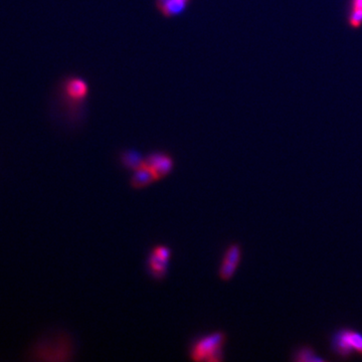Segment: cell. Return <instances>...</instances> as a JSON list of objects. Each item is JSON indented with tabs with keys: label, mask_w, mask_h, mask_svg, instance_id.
<instances>
[{
	"label": "cell",
	"mask_w": 362,
	"mask_h": 362,
	"mask_svg": "<svg viewBox=\"0 0 362 362\" xmlns=\"http://www.w3.org/2000/svg\"><path fill=\"white\" fill-rule=\"evenodd\" d=\"M191 0H169L166 4L160 8V12L164 17L171 19V17H178L182 15L191 4Z\"/></svg>",
	"instance_id": "cell-11"
},
{
	"label": "cell",
	"mask_w": 362,
	"mask_h": 362,
	"mask_svg": "<svg viewBox=\"0 0 362 362\" xmlns=\"http://www.w3.org/2000/svg\"><path fill=\"white\" fill-rule=\"evenodd\" d=\"M348 24L352 28H359L362 26V0H350Z\"/></svg>",
	"instance_id": "cell-12"
},
{
	"label": "cell",
	"mask_w": 362,
	"mask_h": 362,
	"mask_svg": "<svg viewBox=\"0 0 362 362\" xmlns=\"http://www.w3.org/2000/svg\"><path fill=\"white\" fill-rule=\"evenodd\" d=\"M90 94L88 83L78 76H70L60 84L58 97L64 113L69 114V119L80 122L84 113V107Z\"/></svg>",
	"instance_id": "cell-2"
},
{
	"label": "cell",
	"mask_w": 362,
	"mask_h": 362,
	"mask_svg": "<svg viewBox=\"0 0 362 362\" xmlns=\"http://www.w3.org/2000/svg\"><path fill=\"white\" fill-rule=\"evenodd\" d=\"M169 1V0H155L156 8L160 10V8H162V6H164V4H166Z\"/></svg>",
	"instance_id": "cell-14"
},
{
	"label": "cell",
	"mask_w": 362,
	"mask_h": 362,
	"mask_svg": "<svg viewBox=\"0 0 362 362\" xmlns=\"http://www.w3.org/2000/svg\"><path fill=\"white\" fill-rule=\"evenodd\" d=\"M329 352L337 359L346 361L354 355L362 357V332L355 328H338L328 337Z\"/></svg>",
	"instance_id": "cell-4"
},
{
	"label": "cell",
	"mask_w": 362,
	"mask_h": 362,
	"mask_svg": "<svg viewBox=\"0 0 362 362\" xmlns=\"http://www.w3.org/2000/svg\"><path fill=\"white\" fill-rule=\"evenodd\" d=\"M243 260V249L240 243H232L225 250L218 268V277L221 281L229 282L234 278L236 270Z\"/></svg>",
	"instance_id": "cell-5"
},
{
	"label": "cell",
	"mask_w": 362,
	"mask_h": 362,
	"mask_svg": "<svg viewBox=\"0 0 362 362\" xmlns=\"http://www.w3.org/2000/svg\"><path fill=\"white\" fill-rule=\"evenodd\" d=\"M145 165L153 171L157 180H161L173 171L174 160L166 152L154 151L145 156Z\"/></svg>",
	"instance_id": "cell-6"
},
{
	"label": "cell",
	"mask_w": 362,
	"mask_h": 362,
	"mask_svg": "<svg viewBox=\"0 0 362 362\" xmlns=\"http://www.w3.org/2000/svg\"><path fill=\"white\" fill-rule=\"evenodd\" d=\"M120 162L127 171H135L145 165V156L140 152L126 149L120 153Z\"/></svg>",
	"instance_id": "cell-10"
},
{
	"label": "cell",
	"mask_w": 362,
	"mask_h": 362,
	"mask_svg": "<svg viewBox=\"0 0 362 362\" xmlns=\"http://www.w3.org/2000/svg\"><path fill=\"white\" fill-rule=\"evenodd\" d=\"M227 341V333L221 330H216L196 337L189 345V359L193 361H223Z\"/></svg>",
	"instance_id": "cell-3"
},
{
	"label": "cell",
	"mask_w": 362,
	"mask_h": 362,
	"mask_svg": "<svg viewBox=\"0 0 362 362\" xmlns=\"http://www.w3.org/2000/svg\"><path fill=\"white\" fill-rule=\"evenodd\" d=\"M28 355L35 361H71L76 355L75 341L62 330L48 333L33 344Z\"/></svg>",
	"instance_id": "cell-1"
},
{
	"label": "cell",
	"mask_w": 362,
	"mask_h": 362,
	"mask_svg": "<svg viewBox=\"0 0 362 362\" xmlns=\"http://www.w3.org/2000/svg\"><path fill=\"white\" fill-rule=\"evenodd\" d=\"M155 174L149 169L148 166L144 165L137 171H133L130 178V185L134 189H143L149 187L152 183L156 182Z\"/></svg>",
	"instance_id": "cell-9"
},
{
	"label": "cell",
	"mask_w": 362,
	"mask_h": 362,
	"mask_svg": "<svg viewBox=\"0 0 362 362\" xmlns=\"http://www.w3.org/2000/svg\"><path fill=\"white\" fill-rule=\"evenodd\" d=\"M171 261L163 260L150 252L146 259V270L153 280L163 281L169 273Z\"/></svg>",
	"instance_id": "cell-7"
},
{
	"label": "cell",
	"mask_w": 362,
	"mask_h": 362,
	"mask_svg": "<svg viewBox=\"0 0 362 362\" xmlns=\"http://www.w3.org/2000/svg\"><path fill=\"white\" fill-rule=\"evenodd\" d=\"M156 256L163 259V260L171 261V248L167 247L164 245H157L151 250Z\"/></svg>",
	"instance_id": "cell-13"
},
{
	"label": "cell",
	"mask_w": 362,
	"mask_h": 362,
	"mask_svg": "<svg viewBox=\"0 0 362 362\" xmlns=\"http://www.w3.org/2000/svg\"><path fill=\"white\" fill-rule=\"evenodd\" d=\"M290 359L295 362H325L328 359L322 356L320 353L310 344H301L292 350Z\"/></svg>",
	"instance_id": "cell-8"
}]
</instances>
